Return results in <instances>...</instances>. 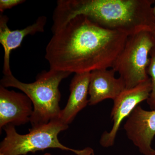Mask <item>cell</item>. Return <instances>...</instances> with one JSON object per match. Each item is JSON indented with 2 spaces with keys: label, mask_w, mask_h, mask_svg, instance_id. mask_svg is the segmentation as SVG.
I'll return each mask as SVG.
<instances>
[{
  "label": "cell",
  "mask_w": 155,
  "mask_h": 155,
  "mask_svg": "<svg viewBox=\"0 0 155 155\" xmlns=\"http://www.w3.org/2000/svg\"><path fill=\"white\" fill-rule=\"evenodd\" d=\"M46 48L50 69L76 73L112 68L128 35L78 15L54 33Z\"/></svg>",
  "instance_id": "1"
},
{
  "label": "cell",
  "mask_w": 155,
  "mask_h": 155,
  "mask_svg": "<svg viewBox=\"0 0 155 155\" xmlns=\"http://www.w3.org/2000/svg\"><path fill=\"white\" fill-rule=\"evenodd\" d=\"M154 0H59L53 15L52 32L72 18L83 15L103 28L128 36L154 31Z\"/></svg>",
  "instance_id": "2"
},
{
  "label": "cell",
  "mask_w": 155,
  "mask_h": 155,
  "mask_svg": "<svg viewBox=\"0 0 155 155\" xmlns=\"http://www.w3.org/2000/svg\"><path fill=\"white\" fill-rule=\"evenodd\" d=\"M71 74L50 69L38 74L34 82L25 83L19 81L11 73L4 75L1 86L15 87L29 97L33 106L30 122L31 128H34L59 119L61 110L59 105L61 98L59 85Z\"/></svg>",
  "instance_id": "3"
},
{
  "label": "cell",
  "mask_w": 155,
  "mask_h": 155,
  "mask_svg": "<svg viewBox=\"0 0 155 155\" xmlns=\"http://www.w3.org/2000/svg\"><path fill=\"white\" fill-rule=\"evenodd\" d=\"M69 125L59 119L29 129L25 134L17 133L15 126L8 125L3 127L6 136L0 144V153L3 155H26L48 149H59L72 152L76 155H94L93 150L86 147L82 150L70 148L62 144L58 136L67 130Z\"/></svg>",
  "instance_id": "4"
},
{
  "label": "cell",
  "mask_w": 155,
  "mask_h": 155,
  "mask_svg": "<svg viewBox=\"0 0 155 155\" xmlns=\"http://www.w3.org/2000/svg\"><path fill=\"white\" fill-rule=\"evenodd\" d=\"M154 48V31H142L127 37L112 67L124 81L125 89L134 87L150 78L147 69L150 54Z\"/></svg>",
  "instance_id": "5"
},
{
  "label": "cell",
  "mask_w": 155,
  "mask_h": 155,
  "mask_svg": "<svg viewBox=\"0 0 155 155\" xmlns=\"http://www.w3.org/2000/svg\"><path fill=\"white\" fill-rule=\"evenodd\" d=\"M151 91V81L150 78L134 87L125 89L114 100L111 114L114 124L111 130L105 131L101 137L100 143L101 146L108 148L114 145L122 121L130 116L140 103L147 100Z\"/></svg>",
  "instance_id": "6"
},
{
  "label": "cell",
  "mask_w": 155,
  "mask_h": 155,
  "mask_svg": "<svg viewBox=\"0 0 155 155\" xmlns=\"http://www.w3.org/2000/svg\"><path fill=\"white\" fill-rule=\"evenodd\" d=\"M127 138L143 155H155L152 142L155 136V110H146L137 106L124 125Z\"/></svg>",
  "instance_id": "7"
},
{
  "label": "cell",
  "mask_w": 155,
  "mask_h": 155,
  "mask_svg": "<svg viewBox=\"0 0 155 155\" xmlns=\"http://www.w3.org/2000/svg\"><path fill=\"white\" fill-rule=\"evenodd\" d=\"M33 112V104L28 96L0 85L1 130L7 125L15 127L30 122Z\"/></svg>",
  "instance_id": "8"
},
{
  "label": "cell",
  "mask_w": 155,
  "mask_h": 155,
  "mask_svg": "<svg viewBox=\"0 0 155 155\" xmlns=\"http://www.w3.org/2000/svg\"><path fill=\"white\" fill-rule=\"evenodd\" d=\"M113 69L94 70L90 72L88 105L93 106L104 100H114L125 89V84L120 77H115Z\"/></svg>",
  "instance_id": "9"
},
{
  "label": "cell",
  "mask_w": 155,
  "mask_h": 155,
  "mask_svg": "<svg viewBox=\"0 0 155 155\" xmlns=\"http://www.w3.org/2000/svg\"><path fill=\"white\" fill-rule=\"evenodd\" d=\"M9 18L6 15H0V43L4 48V61L3 72L4 75L11 74L10 68V54L12 50L19 47L23 39L28 35L35 34L44 31L47 18L41 16L36 22L25 28L11 30L8 25Z\"/></svg>",
  "instance_id": "10"
},
{
  "label": "cell",
  "mask_w": 155,
  "mask_h": 155,
  "mask_svg": "<svg viewBox=\"0 0 155 155\" xmlns=\"http://www.w3.org/2000/svg\"><path fill=\"white\" fill-rule=\"evenodd\" d=\"M90 72L76 73L71 80L69 99L66 107L61 110L59 118L65 125L71 124L78 114L88 104Z\"/></svg>",
  "instance_id": "11"
},
{
  "label": "cell",
  "mask_w": 155,
  "mask_h": 155,
  "mask_svg": "<svg viewBox=\"0 0 155 155\" xmlns=\"http://www.w3.org/2000/svg\"><path fill=\"white\" fill-rule=\"evenodd\" d=\"M147 74L151 81V91L147 103L151 110H155V48L150 54V62L147 69Z\"/></svg>",
  "instance_id": "12"
},
{
  "label": "cell",
  "mask_w": 155,
  "mask_h": 155,
  "mask_svg": "<svg viewBox=\"0 0 155 155\" xmlns=\"http://www.w3.org/2000/svg\"><path fill=\"white\" fill-rule=\"evenodd\" d=\"M24 0H1L0 11L1 13L7 9H11L15 6L25 2Z\"/></svg>",
  "instance_id": "13"
},
{
  "label": "cell",
  "mask_w": 155,
  "mask_h": 155,
  "mask_svg": "<svg viewBox=\"0 0 155 155\" xmlns=\"http://www.w3.org/2000/svg\"><path fill=\"white\" fill-rule=\"evenodd\" d=\"M153 14L155 16V0H154V3L153 5Z\"/></svg>",
  "instance_id": "14"
},
{
  "label": "cell",
  "mask_w": 155,
  "mask_h": 155,
  "mask_svg": "<svg viewBox=\"0 0 155 155\" xmlns=\"http://www.w3.org/2000/svg\"><path fill=\"white\" fill-rule=\"evenodd\" d=\"M43 155H53L51 154V153H45V154H44Z\"/></svg>",
  "instance_id": "15"
},
{
  "label": "cell",
  "mask_w": 155,
  "mask_h": 155,
  "mask_svg": "<svg viewBox=\"0 0 155 155\" xmlns=\"http://www.w3.org/2000/svg\"><path fill=\"white\" fill-rule=\"evenodd\" d=\"M0 155H3L2 154L0 153Z\"/></svg>",
  "instance_id": "16"
},
{
  "label": "cell",
  "mask_w": 155,
  "mask_h": 155,
  "mask_svg": "<svg viewBox=\"0 0 155 155\" xmlns=\"http://www.w3.org/2000/svg\"><path fill=\"white\" fill-rule=\"evenodd\" d=\"M154 33H155V30H154Z\"/></svg>",
  "instance_id": "17"
}]
</instances>
